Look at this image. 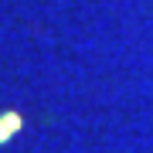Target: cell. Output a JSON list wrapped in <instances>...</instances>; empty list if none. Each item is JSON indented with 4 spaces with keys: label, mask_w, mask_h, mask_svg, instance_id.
I'll use <instances>...</instances> for the list:
<instances>
[{
    "label": "cell",
    "mask_w": 153,
    "mask_h": 153,
    "mask_svg": "<svg viewBox=\"0 0 153 153\" xmlns=\"http://www.w3.org/2000/svg\"><path fill=\"white\" fill-rule=\"evenodd\" d=\"M24 126V116L21 112H14V109H7V112H0V146L4 143H10L17 136V129Z\"/></svg>",
    "instance_id": "cell-1"
}]
</instances>
